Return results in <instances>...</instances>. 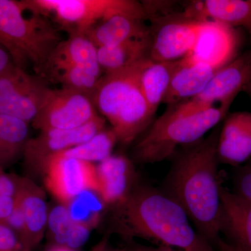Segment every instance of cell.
I'll return each instance as SVG.
<instances>
[{
	"instance_id": "6da1fadb",
	"label": "cell",
	"mask_w": 251,
	"mask_h": 251,
	"mask_svg": "<svg viewBox=\"0 0 251 251\" xmlns=\"http://www.w3.org/2000/svg\"><path fill=\"white\" fill-rule=\"evenodd\" d=\"M220 130L216 128L206 138L175 151L163 191L184 209L198 234L213 247L224 221L218 177Z\"/></svg>"
},
{
	"instance_id": "7a4b0ae2",
	"label": "cell",
	"mask_w": 251,
	"mask_h": 251,
	"mask_svg": "<svg viewBox=\"0 0 251 251\" xmlns=\"http://www.w3.org/2000/svg\"><path fill=\"white\" fill-rule=\"evenodd\" d=\"M117 208V230L175 251H216L190 223L184 209L164 193L151 186L132 191Z\"/></svg>"
},
{
	"instance_id": "3957f363",
	"label": "cell",
	"mask_w": 251,
	"mask_h": 251,
	"mask_svg": "<svg viewBox=\"0 0 251 251\" xmlns=\"http://www.w3.org/2000/svg\"><path fill=\"white\" fill-rule=\"evenodd\" d=\"M231 102L198 110L187 102L171 105L153 121L133 147L132 157L138 163L148 164L173 156L179 147L202 139L211 128L226 118Z\"/></svg>"
},
{
	"instance_id": "277c9868",
	"label": "cell",
	"mask_w": 251,
	"mask_h": 251,
	"mask_svg": "<svg viewBox=\"0 0 251 251\" xmlns=\"http://www.w3.org/2000/svg\"><path fill=\"white\" fill-rule=\"evenodd\" d=\"M25 11L21 1L0 0V45L15 65L25 70L31 64L43 74L62 39L45 16L31 13L26 17Z\"/></svg>"
},
{
	"instance_id": "5b68a950",
	"label": "cell",
	"mask_w": 251,
	"mask_h": 251,
	"mask_svg": "<svg viewBox=\"0 0 251 251\" xmlns=\"http://www.w3.org/2000/svg\"><path fill=\"white\" fill-rule=\"evenodd\" d=\"M25 11L53 16L61 28L86 34L102 20L115 14H127L147 20L141 2L133 0H23Z\"/></svg>"
},
{
	"instance_id": "8992f818",
	"label": "cell",
	"mask_w": 251,
	"mask_h": 251,
	"mask_svg": "<svg viewBox=\"0 0 251 251\" xmlns=\"http://www.w3.org/2000/svg\"><path fill=\"white\" fill-rule=\"evenodd\" d=\"M151 21L149 59L171 62L184 58L193 49L203 21L175 11Z\"/></svg>"
},
{
	"instance_id": "52a82bcc",
	"label": "cell",
	"mask_w": 251,
	"mask_h": 251,
	"mask_svg": "<svg viewBox=\"0 0 251 251\" xmlns=\"http://www.w3.org/2000/svg\"><path fill=\"white\" fill-rule=\"evenodd\" d=\"M99 115L90 97L63 87L59 90L49 87L31 125L40 131L73 129Z\"/></svg>"
},
{
	"instance_id": "ba28073f",
	"label": "cell",
	"mask_w": 251,
	"mask_h": 251,
	"mask_svg": "<svg viewBox=\"0 0 251 251\" xmlns=\"http://www.w3.org/2000/svg\"><path fill=\"white\" fill-rule=\"evenodd\" d=\"M49 87L15 64L0 74V115L31 124Z\"/></svg>"
},
{
	"instance_id": "9c48e42d",
	"label": "cell",
	"mask_w": 251,
	"mask_h": 251,
	"mask_svg": "<svg viewBox=\"0 0 251 251\" xmlns=\"http://www.w3.org/2000/svg\"><path fill=\"white\" fill-rule=\"evenodd\" d=\"M43 175L50 193L62 205L86 191L97 192V166L59 152L50 157Z\"/></svg>"
},
{
	"instance_id": "30bf717a",
	"label": "cell",
	"mask_w": 251,
	"mask_h": 251,
	"mask_svg": "<svg viewBox=\"0 0 251 251\" xmlns=\"http://www.w3.org/2000/svg\"><path fill=\"white\" fill-rule=\"evenodd\" d=\"M105 119L99 115L86 125L68 130L41 131L35 138L28 140L23 160L28 174L43 175L50 157L64 150L85 143L105 128Z\"/></svg>"
},
{
	"instance_id": "8fae6325",
	"label": "cell",
	"mask_w": 251,
	"mask_h": 251,
	"mask_svg": "<svg viewBox=\"0 0 251 251\" xmlns=\"http://www.w3.org/2000/svg\"><path fill=\"white\" fill-rule=\"evenodd\" d=\"M149 59L125 69L105 74L99 79L93 103L101 116L112 124L142 94L140 77Z\"/></svg>"
},
{
	"instance_id": "7c38bea8",
	"label": "cell",
	"mask_w": 251,
	"mask_h": 251,
	"mask_svg": "<svg viewBox=\"0 0 251 251\" xmlns=\"http://www.w3.org/2000/svg\"><path fill=\"white\" fill-rule=\"evenodd\" d=\"M239 38L235 29L218 21H202L192 50L184 57L191 63H202L221 69L237 58Z\"/></svg>"
},
{
	"instance_id": "4fadbf2b",
	"label": "cell",
	"mask_w": 251,
	"mask_h": 251,
	"mask_svg": "<svg viewBox=\"0 0 251 251\" xmlns=\"http://www.w3.org/2000/svg\"><path fill=\"white\" fill-rule=\"evenodd\" d=\"M251 72V50L220 69L204 90L186 102L198 110L214 106L216 102L232 103L237 94L245 90Z\"/></svg>"
},
{
	"instance_id": "5bb4252c",
	"label": "cell",
	"mask_w": 251,
	"mask_h": 251,
	"mask_svg": "<svg viewBox=\"0 0 251 251\" xmlns=\"http://www.w3.org/2000/svg\"><path fill=\"white\" fill-rule=\"evenodd\" d=\"M15 201L22 212L25 225V246L33 251L42 241L47 229L49 211L45 193L32 179L16 175Z\"/></svg>"
},
{
	"instance_id": "9a60e30c",
	"label": "cell",
	"mask_w": 251,
	"mask_h": 251,
	"mask_svg": "<svg viewBox=\"0 0 251 251\" xmlns=\"http://www.w3.org/2000/svg\"><path fill=\"white\" fill-rule=\"evenodd\" d=\"M97 174V193L106 205H120L134 189V167L124 155H111L100 162Z\"/></svg>"
},
{
	"instance_id": "2e32d148",
	"label": "cell",
	"mask_w": 251,
	"mask_h": 251,
	"mask_svg": "<svg viewBox=\"0 0 251 251\" xmlns=\"http://www.w3.org/2000/svg\"><path fill=\"white\" fill-rule=\"evenodd\" d=\"M219 163L237 166L251 157V112L230 114L220 130L217 143Z\"/></svg>"
},
{
	"instance_id": "e0dca14e",
	"label": "cell",
	"mask_w": 251,
	"mask_h": 251,
	"mask_svg": "<svg viewBox=\"0 0 251 251\" xmlns=\"http://www.w3.org/2000/svg\"><path fill=\"white\" fill-rule=\"evenodd\" d=\"M183 12L199 21H218L235 29L244 28L251 40V0H204L184 4Z\"/></svg>"
},
{
	"instance_id": "ac0fdd59",
	"label": "cell",
	"mask_w": 251,
	"mask_h": 251,
	"mask_svg": "<svg viewBox=\"0 0 251 251\" xmlns=\"http://www.w3.org/2000/svg\"><path fill=\"white\" fill-rule=\"evenodd\" d=\"M97 50L98 48L86 34H69V37L61 41L54 50L43 74L55 68L73 66L100 77L102 70L99 66Z\"/></svg>"
},
{
	"instance_id": "d6986e66",
	"label": "cell",
	"mask_w": 251,
	"mask_h": 251,
	"mask_svg": "<svg viewBox=\"0 0 251 251\" xmlns=\"http://www.w3.org/2000/svg\"><path fill=\"white\" fill-rule=\"evenodd\" d=\"M222 232L231 238L232 244L244 251H251V202L221 186Z\"/></svg>"
},
{
	"instance_id": "ffe728a7",
	"label": "cell",
	"mask_w": 251,
	"mask_h": 251,
	"mask_svg": "<svg viewBox=\"0 0 251 251\" xmlns=\"http://www.w3.org/2000/svg\"><path fill=\"white\" fill-rule=\"evenodd\" d=\"M219 70L207 64L181 59L162 103L171 106L194 98L204 90Z\"/></svg>"
},
{
	"instance_id": "44dd1931",
	"label": "cell",
	"mask_w": 251,
	"mask_h": 251,
	"mask_svg": "<svg viewBox=\"0 0 251 251\" xmlns=\"http://www.w3.org/2000/svg\"><path fill=\"white\" fill-rule=\"evenodd\" d=\"M144 21L130 15L115 14L102 20L85 34L97 48L110 47L150 36V26Z\"/></svg>"
},
{
	"instance_id": "7402d4cb",
	"label": "cell",
	"mask_w": 251,
	"mask_h": 251,
	"mask_svg": "<svg viewBox=\"0 0 251 251\" xmlns=\"http://www.w3.org/2000/svg\"><path fill=\"white\" fill-rule=\"evenodd\" d=\"M181 59L171 62L149 60L140 77V87L150 110L156 113L168 92Z\"/></svg>"
},
{
	"instance_id": "603a6c76",
	"label": "cell",
	"mask_w": 251,
	"mask_h": 251,
	"mask_svg": "<svg viewBox=\"0 0 251 251\" xmlns=\"http://www.w3.org/2000/svg\"><path fill=\"white\" fill-rule=\"evenodd\" d=\"M150 38L131 39L110 47L98 48L97 54L102 72L109 74L149 59Z\"/></svg>"
},
{
	"instance_id": "cb8c5ba5",
	"label": "cell",
	"mask_w": 251,
	"mask_h": 251,
	"mask_svg": "<svg viewBox=\"0 0 251 251\" xmlns=\"http://www.w3.org/2000/svg\"><path fill=\"white\" fill-rule=\"evenodd\" d=\"M47 229L54 244L75 250L85 244L92 229L74 221L67 207L62 204L54 206L49 211Z\"/></svg>"
},
{
	"instance_id": "d4e9b609",
	"label": "cell",
	"mask_w": 251,
	"mask_h": 251,
	"mask_svg": "<svg viewBox=\"0 0 251 251\" xmlns=\"http://www.w3.org/2000/svg\"><path fill=\"white\" fill-rule=\"evenodd\" d=\"M29 124L0 115V168L7 169L23 158L29 140Z\"/></svg>"
},
{
	"instance_id": "484cf974",
	"label": "cell",
	"mask_w": 251,
	"mask_h": 251,
	"mask_svg": "<svg viewBox=\"0 0 251 251\" xmlns=\"http://www.w3.org/2000/svg\"><path fill=\"white\" fill-rule=\"evenodd\" d=\"M117 142V135L112 128H105L85 143L64 150L61 153L90 163L101 162L111 156Z\"/></svg>"
},
{
	"instance_id": "4316f807",
	"label": "cell",
	"mask_w": 251,
	"mask_h": 251,
	"mask_svg": "<svg viewBox=\"0 0 251 251\" xmlns=\"http://www.w3.org/2000/svg\"><path fill=\"white\" fill-rule=\"evenodd\" d=\"M46 73L60 83L63 88L75 91L92 100L100 78L85 69L73 66L55 68Z\"/></svg>"
},
{
	"instance_id": "83f0119b",
	"label": "cell",
	"mask_w": 251,
	"mask_h": 251,
	"mask_svg": "<svg viewBox=\"0 0 251 251\" xmlns=\"http://www.w3.org/2000/svg\"><path fill=\"white\" fill-rule=\"evenodd\" d=\"M64 206L74 221L93 229L98 225L102 211L107 205L97 191H86Z\"/></svg>"
},
{
	"instance_id": "f1b7e54d",
	"label": "cell",
	"mask_w": 251,
	"mask_h": 251,
	"mask_svg": "<svg viewBox=\"0 0 251 251\" xmlns=\"http://www.w3.org/2000/svg\"><path fill=\"white\" fill-rule=\"evenodd\" d=\"M0 251H27L17 234L2 223H0Z\"/></svg>"
},
{
	"instance_id": "f546056e",
	"label": "cell",
	"mask_w": 251,
	"mask_h": 251,
	"mask_svg": "<svg viewBox=\"0 0 251 251\" xmlns=\"http://www.w3.org/2000/svg\"><path fill=\"white\" fill-rule=\"evenodd\" d=\"M234 184L236 188L234 192L251 202V162L238 172Z\"/></svg>"
},
{
	"instance_id": "4dcf8cb0",
	"label": "cell",
	"mask_w": 251,
	"mask_h": 251,
	"mask_svg": "<svg viewBox=\"0 0 251 251\" xmlns=\"http://www.w3.org/2000/svg\"><path fill=\"white\" fill-rule=\"evenodd\" d=\"M16 193V175H9L0 168V193L15 198Z\"/></svg>"
},
{
	"instance_id": "1f68e13d",
	"label": "cell",
	"mask_w": 251,
	"mask_h": 251,
	"mask_svg": "<svg viewBox=\"0 0 251 251\" xmlns=\"http://www.w3.org/2000/svg\"><path fill=\"white\" fill-rule=\"evenodd\" d=\"M15 204V198L0 193V223L3 222L11 214Z\"/></svg>"
},
{
	"instance_id": "d6a6232c",
	"label": "cell",
	"mask_w": 251,
	"mask_h": 251,
	"mask_svg": "<svg viewBox=\"0 0 251 251\" xmlns=\"http://www.w3.org/2000/svg\"><path fill=\"white\" fill-rule=\"evenodd\" d=\"M214 247L216 251H244L232 243L227 242L221 237L216 241Z\"/></svg>"
},
{
	"instance_id": "836d02e7",
	"label": "cell",
	"mask_w": 251,
	"mask_h": 251,
	"mask_svg": "<svg viewBox=\"0 0 251 251\" xmlns=\"http://www.w3.org/2000/svg\"><path fill=\"white\" fill-rule=\"evenodd\" d=\"M129 251H175L166 246L158 245L157 247H148L141 244H132Z\"/></svg>"
},
{
	"instance_id": "e575fe53",
	"label": "cell",
	"mask_w": 251,
	"mask_h": 251,
	"mask_svg": "<svg viewBox=\"0 0 251 251\" xmlns=\"http://www.w3.org/2000/svg\"><path fill=\"white\" fill-rule=\"evenodd\" d=\"M14 64L9 54L1 45H0V74L4 72L10 66Z\"/></svg>"
},
{
	"instance_id": "d590c367",
	"label": "cell",
	"mask_w": 251,
	"mask_h": 251,
	"mask_svg": "<svg viewBox=\"0 0 251 251\" xmlns=\"http://www.w3.org/2000/svg\"><path fill=\"white\" fill-rule=\"evenodd\" d=\"M94 251H129L128 250H122V249H115L109 247L106 242L101 243L98 247L96 248Z\"/></svg>"
},
{
	"instance_id": "8d00e7d4",
	"label": "cell",
	"mask_w": 251,
	"mask_h": 251,
	"mask_svg": "<svg viewBox=\"0 0 251 251\" xmlns=\"http://www.w3.org/2000/svg\"><path fill=\"white\" fill-rule=\"evenodd\" d=\"M48 251H75V249L65 247V246L56 245L54 244Z\"/></svg>"
},
{
	"instance_id": "74e56055",
	"label": "cell",
	"mask_w": 251,
	"mask_h": 251,
	"mask_svg": "<svg viewBox=\"0 0 251 251\" xmlns=\"http://www.w3.org/2000/svg\"><path fill=\"white\" fill-rule=\"evenodd\" d=\"M247 90L248 93H249V96H250L251 99V76L250 79H249V82H248L247 87H246L245 90Z\"/></svg>"
}]
</instances>
